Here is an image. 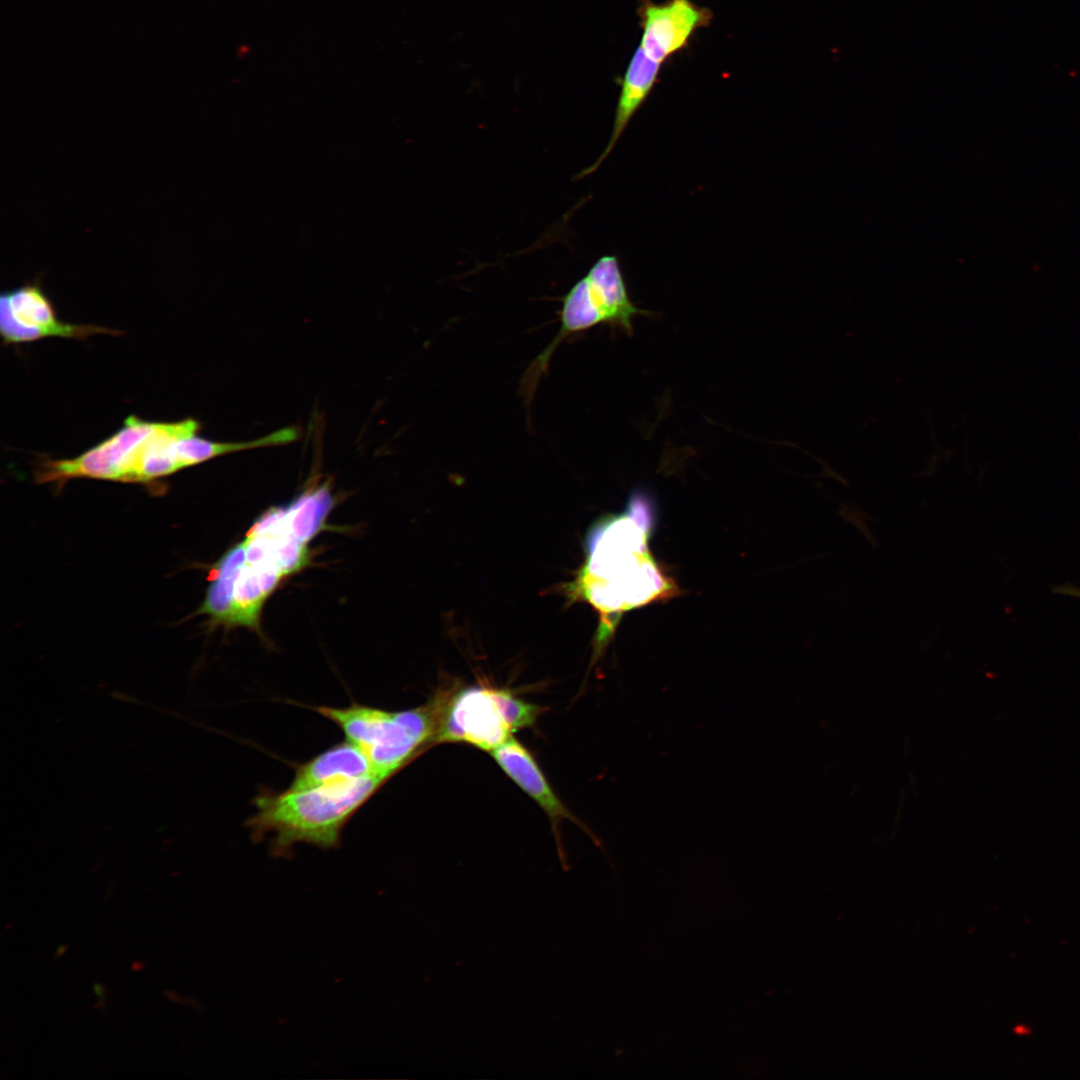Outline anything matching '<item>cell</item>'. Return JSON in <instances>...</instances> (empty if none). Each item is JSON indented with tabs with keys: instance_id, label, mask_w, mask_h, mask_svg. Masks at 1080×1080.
I'll return each instance as SVG.
<instances>
[{
	"instance_id": "obj_1",
	"label": "cell",
	"mask_w": 1080,
	"mask_h": 1080,
	"mask_svg": "<svg viewBox=\"0 0 1080 1080\" xmlns=\"http://www.w3.org/2000/svg\"><path fill=\"white\" fill-rule=\"evenodd\" d=\"M628 512L590 532L587 560L577 580L578 592L606 620L607 631L623 611L676 591L649 552L650 509L645 495L634 493Z\"/></svg>"
},
{
	"instance_id": "obj_2",
	"label": "cell",
	"mask_w": 1080,
	"mask_h": 1080,
	"mask_svg": "<svg viewBox=\"0 0 1080 1080\" xmlns=\"http://www.w3.org/2000/svg\"><path fill=\"white\" fill-rule=\"evenodd\" d=\"M390 779L371 775L305 790L263 791L247 826L256 840L270 836L275 854L297 843L322 849L339 845L345 825Z\"/></svg>"
},
{
	"instance_id": "obj_3",
	"label": "cell",
	"mask_w": 1080,
	"mask_h": 1080,
	"mask_svg": "<svg viewBox=\"0 0 1080 1080\" xmlns=\"http://www.w3.org/2000/svg\"><path fill=\"white\" fill-rule=\"evenodd\" d=\"M448 694L439 691L427 703L399 711L357 703L313 710L335 723L346 740L366 754L378 775L391 779L435 745Z\"/></svg>"
},
{
	"instance_id": "obj_4",
	"label": "cell",
	"mask_w": 1080,
	"mask_h": 1080,
	"mask_svg": "<svg viewBox=\"0 0 1080 1080\" xmlns=\"http://www.w3.org/2000/svg\"><path fill=\"white\" fill-rule=\"evenodd\" d=\"M560 329L547 347L529 364L520 381V395L530 405L541 377L558 345L568 336L599 324H609L633 333L632 320L649 315L630 299L620 263L615 255L596 260L586 275L561 298Z\"/></svg>"
},
{
	"instance_id": "obj_5",
	"label": "cell",
	"mask_w": 1080,
	"mask_h": 1080,
	"mask_svg": "<svg viewBox=\"0 0 1080 1080\" xmlns=\"http://www.w3.org/2000/svg\"><path fill=\"white\" fill-rule=\"evenodd\" d=\"M543 710L504 689L471 686L450 690L435 745L464 743L490 753L514 732L534 726Z\"/></svg>"
},
{
	"instance_id": "obj_6",
	"label": "cell",
	"mask_w": 1080,
	"mask_h": 1080,
	"mask_svg": "<svg viewBox=\"0 0 1080 1080\" xmlns=\"http://www.w3.org/2000/svg\"><path fill=\"white\" fill-rule=\"evenodd\" d=\"M158 425L131 415L113 435L75 458L45 457L36 470V480L44 483L91 478L125 482L137 449Z\"/></svg>"
},
{
	"instance_id": "obj_7",
	"label": "cell",
	"mask_w": 1080,
	"mask_h": 1080,
	"mask_svg": "<svg viewBox=\"0 0 1080 1080\" xmlns=\"http://www.w3.org/2000/svg\"><path fill=\"white\" fill-rule=\"evenodd\" d=\"M0 330L5 345L45 337L84 340L95 334L120 335L119 330L95 325L62 322L38 282L27 283L1 294Z\"/></svg>"
},
{
	"instance_id": "obj_8",
	"label": "cell",
	"mask_w": 1080,
	"mask_h": 1080,
	"mask_svg": "<svg viewBox=\"0 0 1080 1080\" xmlns=\"http://www.w3.org/2000/svg\"><path fill=\"white\" fill-rule=\"evenodd\" d=\"M637 16L642 30L639 46L649 58L664 64L689 47L695 32L708 27L714 13L692 0H639Z\"/></svg>"
},
{
	"instance_id": "obj_9",
	"label": "cell",
	"mask_w": 1080,
	"mask_h": 1080,
	"mask_svg": "<svg viewBox=\"0 0 1080 1080\" xmlns=\"http://www.w3.org/2000/svg\"><path fill=\"white\" fill-rule=\"evenodd\" d=\"M490 754L502 771L546 813L552 823L557 841H559L558 827L560 823L563 820H569L583 829L596 844L600 845V841L593 832L578 820L556 795L538 763L522 743L510 737L493 749Z\"/></svg>"
},
{
	"instance_id": "obj_10",
	"label": "cell",
	"mask_w": 1080,
	"mask_h": 1080,
	"mask_svg": "<svg viewBox=\"0 0 1080 1080\" xmlns=\"http://www.w3.org/2000/svg\"><path fill=\"white\" fill-rule=\"evenodd\" d=\"M662 66L663 64L649 58L640 46L636 48L624 75L617 79L621 88L615 109L612 132L606 147L592 165L584 168L577 175V179L593 173L610 155L628 124L654 89L659 80Z\"/></svg>"
},
{
	"instance_id": "obj_11",
	"label": "cell",
	"mask_w": 1080,
	"mask_h": 1080,
	"mask_svg": "<svg viewBox=\"0 0 1080 1080\" xmlns=\"http://www.w3.org/2000/svg\"><path fill=\"white\" fill-rule=\"evenodd\" d=\"M200 430L201 423L193 418L159 422L157 429L137 449L125 482H148L181 470L177 442Z\"/></svg>"
},
{
	"instance_id": "obj_12",
	"label": "cell",
	"mask_w": 1080,
	"mask_h": 1080,
	"mask_svg": "<svg viewBox=\"0 0 1080 1080\" xmlns=\"http://www.w3.org/2000/svg\"><path fill=\"white\" fill-rule=\"evenodd\" d=\"M371 775L378 774L366 754L346 740L298 766L287 789L305 790Z\"/></svg>"
},
{
	"instance_id": "obj_13",
	"label": "cell",
	"mask_w": 1080,
	"mask_h": 1080,
	"mask_svg": "<svg viewBox=\"0 0 1080 1080\" xmlns=\"http://www.w3.org/2000/svg\"><path fill=\"white\" fill-rule=\"evenodd\" d=\"M283 577L274 566L245 561L233 588L230 626L258 628L261 608Z\"/></svg>"
},
{
	"instance_id": "obj_14",
	"label": "cell",
	"mask_w": 1080,
	"mask_h": 1080,
	"mask_svg": "<svg viewBox=\"0 0 1080 1080\" xmlns=\"http://www.w3.org/2000/svg\"><path fill=\"white\" fill-rule=\"evenodd\" d=\"M334 504L327 481L312 485L288 505L280 507L282 526L292 537L307 544L321 531Z\"/></svg>"
},
{
	"instance_id": "obj_15",
	"label": "cell",
	"mask_w": 1080,
	"mask_h": 1080,
	"mask_svg": "<svg viewBox=\"0 0 1080 1080\" xmlns=\"http://www.w3.org/2000/svg\"><path fill=\"white\" fill-rule=\"evenodd\" d=\"M244 562L245 547L242 541L230 548L213 566L200 614L208 615L216 623L231 624L233 588Z\"/></svg>"
},
{
	"instance_id": "obj_16",
	"label": "cell",
	"mask_w": 1080,
	"mask_h": 1080,
	"mask_svg": "<svg viewBox=\"0 0 1080 1080\" xmlns=\"http://www.w3.org/2000/svg\"><path fill=\"white\" fill-rule=\"evenodd\" d=\"M1052 592L1055 594L1080 598V588L1070 583L1055 585L1052 588Z\"/></svg>"
},
{
	"instance_id": "obj_17",
	"label": "cell",
	"mask_w": 1080,
	"mask_h": 1080,
	"mask_svg": "<svg viewBox=\"0 0 1080 1080\" xmlns=\"http://www.w3.org/2000/svg\"><path fill=\"white\" fill-rule=\"evenodd\" d=\"M93 989H94L95 994L99 998V1002H104L103 998H104V995H105V988L101 984L97 983V984L94 985Z\"/></svg>"
},
{
	"instance_id": "obj_18",
	"label": "cell",
	"mask_w": 1080,
	"mask_h": 1080,
	"mask_svg": "<svg viewBox=\"0 0 1080 1080\" xmlns=\"http://www.w3.org/2000/svg\"><path fill=\"white\" fill-rule=\"evenodd\" d=\"M1014 1032L1019 1035H1027L1031 1032V1030L1028 1026L1019 1024L1014 1027Z\"/></svg>"
},
{
	"instance_id": "obj_19",
	"label": "cell",
	"mask_w": 1080,
	"mask_h": 1080,
	"mask_svg": "<svg viewBox=\"0 0 1080 1080\" xmlns=\"http://www.w3.org/2000/svg\"><path fill=\"white\" fill-rule=\"evenodd\" d=\"M66 948H67L66 945H63V944L59 945L57 950H56L55 957L59 958L60 956H62L65 953Z\"/></svg>"
}]
</instances>
